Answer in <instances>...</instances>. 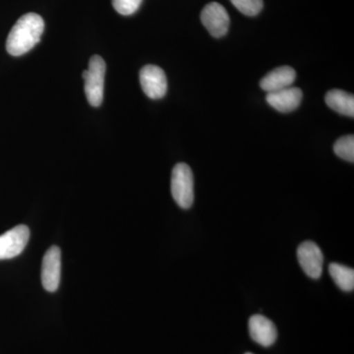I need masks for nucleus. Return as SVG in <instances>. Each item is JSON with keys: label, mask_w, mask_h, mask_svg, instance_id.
Masks as SVG:
<instances>
[{"label": "nucleus", "mask_w": 354, "mask_h": 354, "mask_svg": "<svg viewBox=\"0 0 354 354\" xmlns=\"http://www.w3.org/2000/svg\"><path fill=\"white\" fill-rule=\"evenodd\" d=\"M44 21L36 13H27L13 26L6 41V50L13 57L29 53L41 41Z\"/></svg>", "instance_id": "obj_1"}, {"label": "nucleus", "mask_w": 354, "mask_h": 354, "mask_svg": "<svg viewBox=\"0 0 354 354\" xmlns=\"http://www.w3.org/2000/svg\"><path fill=\"white\" fill-rule=\"evenodd\" d=\"M106 65L100 55H94L88 62V69L83 72L85 81V94L88 104L94 108L101 106L104 101V76Z\"/></svg>", "instance_id": "obj_2"}, {"label": "nucleus", "mask_w": 354, "mask_h": 354, "mask_svg": "<svg viewBox=\"0 0 354 354\" xmlns=\"http://www.w3.org/2000/svg\"><path fill=\"white\" fill-rule=\"evenodd\" d=\"M171 194L180 208L189 209L194 202V177L188 165L177 164L172 169Z\"/></svg>", "instance_id": "obj_3"}, {"label": "nucleus", "mask_w": 354, "mask_h": 354, "mask_svg": "<svg viewBox=\"0 0 354 354\" xmlns=\"http://www.w3.org/2000/svg\"><path fill=\"white\" fill-rule=\"evenodd\" d=\"M30 239L27 225H20L0 235V260L12 259L24 251Z\"/></svg>", "instance_id": "obj_4"}, {"label": "nucleus", "mask_w": 354, "mask_h": 354, "mask_svg": "<svg viewBox=\"0 0 354 354\" xmlns=\"http://www.w3.org/2000/svg\"><path fill=\"white\" fill-rule=\"evenodd\" d=\"M62 278V250L59 247L51 246L44 254L41 264V283L44 290L55 292L59 288Z\"/></svg>", "instance_id": "obj_5"}, {"label": "nucleus", "mask_w": 354, "mask_h": 354, "mask_svg": "<svg viewBox=\"0 0 354 354\" xmlns=\"http://www.w3.org/2000/svg\"><path fill=\"white\" fill-rule=\"evenodd\" d=\"M140 83L142 90L150 99L160 100L167 94V76L164 70L156 65H146L141 69Z\"/></svg>", "instance_id": "obj_6"}, {"label": "nucleus", "mask_w": 354, "mask_h": 354, "mask_svg": "<svg viewBox=\"0 0 354 354\" xmlns=\"http://www.w3.org/2000/svg\"><path fill=\"white\" fill-rule=\"evenodd\" d=\"M201 21L209 34L215 38L225 36L230 28V16L225 7L216 2L207 4L201 12Z\"/></svg>", "instance_id": "obj_7"}, {"label": "nucleus", "mask_w": 354, "mask_h": 354, "mask_svg": "<svg viewBox=\"0 0 354 354\" xmlns=\"http://www.w3.org/2000/svg\"><path fill=\"white\" fill-rule=\"evenodd\" d=\"M298 262L307 276L311 279L320 278L323 272L324 256L315 242L305 241L297 249Z\"/></svg>", "instance_id": "obj_8"}, {"label": "nucleus", "mask_w": 354, "mask_h": 354, "mask_svg": "<svg viewBox=\"0 0 354 354\" xmlns=\"http://www.w3.org/2000/svg\"><path fill=\"white\" fill-rule=\"evenodd\" d=\"M249 334L254 342L264 348L272 346L278 337L276 326L267 317L253 315L249 319Z\"/></svg>", "instance_id": "obj_9"}, {"label": "nucleus", "mask_w": 354, "mask_h": 354, "mask_svg": "<svg viewBox=\"0 0 354 354\" xmlns=\"http://www.w3.org/2000/svg\"><path fill=\"white\" fill-rule=\"evenodd\" d=\"M302 97L304 94L299 88L288 87L277 92L268 93L266 101L279 113H286L300 106Z\"/></svg>", "instance_id": "obj_10"}, {"label": "nucleus", "mask_w": 354, "mask_h": 354, "mask_svg": "<svg viewBox=\"0 0 354 354\" xmlns=\"http://www.w3.org/2000/svg\"><path fill=\"white\" fill-rule=\"evenodd\" d=\"M297 79V72L290 66H281L272 70L261 80L262 90L267 93L277 92L291 87Z\"/></svg>", "instance_id": "obj_11"}, {"label": "nucleus", "mask_w": 354, "mask_h": 354, "mask_svg": "<svg viewBox=\"0 0 354 354\" xmlns=\"http://www.w3.org/2000/svg\"><path fill=\"white\" fill-rule=\"evenodd\" d=\"M326 104L333 111L342 115L353 118L354 97L342 90H332L327 93L325 97Z\"/></svg>", "instance_id": "obj_12"}, {"label": "nucleus", "mask_w": 354, "mask_h": 354, "mask_svg": "<svg viewBox=\"0 0 354 354\" xmlns=\"http://www.w3.org/2000/svg\"><path fill=\"white\" fill-rule=\"evenodd\" d=\"M330 277L342 290L353 291L354 288V270L346 266L332 263L329 266Z\"/></svg>", "instance_id": "obj_13"}, {"label": "nucleus", "mask_w": 354, "mask_h": 354, "mask_svg": "<svg viewBox=\"0 0 354 354\" xmlns=\"http://www.w3.org/2000/svg\"><path fill=\"white\" fill-rule=\"evenodd\" d=\"M334 152L337 157L348 162H354V136L346 135L335 142Z\"/></svg>", "instance_id": "obj_14"}, {"label": "nucleus", "mask_w": 354, "mask_h": 354, "mask_svg": "<svg viewBox=\"0 0 354 354\" xmlns=\"http://www.w3.org/2000/svg\"><path fill=\"white\" fill-rule=\"evenodd\" d=\"M236 7L237 10L246 16H256L262 11L264 2L263 0H230Z\"/></svg>", "instance_id": "obj_15"}, {"label": "nucleus", "mask_w": 354, "mask_h": 354, "mask_svg": "<svg viewBox=\"0 0 354 354\" xmlns=\"http://www.w3.org/2000/svg\"><path fill=\"white\" fill-rule=\"evenodd\" d=\"M143 0H111L113 8L121 15H132L138 10Z\"/></svg>", "instance_id": "obj_16"}, {"label": "nucleus", "mask_w": 354, "mask_h": 354, "mask_svg": "<svg viewBox=\"0 0 354 354\" xmlns=\"http://www.w3.org/2000/svg\"><path fill=\"white\" fill-rule=\"evenodd\" d=\"M245 354H253V353H245Z\"/></svg>", "instance_id": "obj_17"}]
</instances>
